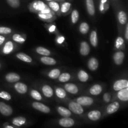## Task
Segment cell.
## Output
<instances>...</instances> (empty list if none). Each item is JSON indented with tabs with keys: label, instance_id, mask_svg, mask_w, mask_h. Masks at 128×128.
<instances>
[{
	"label": "cell",
	"instance_id": "1",
	"mask_svg": "<svg viewBox=\"0 0 128 128\" xmlns=\"http://www.w3.org/2000/svg\"><path fill=\"white\" fill-rule=\"evenodd\" d=\"M58 124L62 128H72L76 125V121L71 118H63L60 119L58 121Z\"/></svg>",
	"mask_w": 128,
	"mask_h": 128
},
{
	"label": "cell",
	"instance_id": "2",
	"mask_svg": "<svg viewBox=\"0 0 128 128\" xmlns=\"http://www.w3.org/2000/svg\"><path fill=\"white\" fill-rule=\"evenodd\" d=\"M69 110L71 111V112L76 114L78 115L82 114L84 112L83 108L81 105L78 104L76 102H71L69 104Z\"/></svg>",
	"mask_w": 128,
	"mask_h": 128
},
{
	"label": "cell",
	"instance_id": "3",
	"mask_svg": "<svg viewBox=\"0 0 128 128\" xmlns=\"http://www.w3.org/2000/svg\"><path fill=\"white\" fill-rule=\"evenodd\" d=\"M13 112L12 108L3 102H0V113L4 116H10Z\"/></svg>",
	"mask_w": 128,
	"mask_h": 128
},
{
	"label": "cell",
	"instance_id": "4",
	"mask_svg": "<svg viewBox=\"0 0 128 128\" xmlns=\"http://www.w3.org/2000/svg\"><path fill=\"white\" fill-rule=\"evenodd\" d=\"M26 122H27V119L23 116H18V117L14 118L11 121V124L19 128L24 126Z\"/></svg>",
	"mask_w": 128,
	"mask_h": 128
},
{
	"label": "cell",
	"instance_id": "5",
	"mask_svg": "<svg viewBox=\"0 0 128 128\" xmlns=\"http://www.w3.org/2000/svg\"><path fill=\"white\" fill-rule=\"evenodd\" d=\"M76 102L80 104L81 106H91L93 104L94 101L92 98L88 97V96H81L77 98Z\"/></svg>",
	"mask_w": 128,
	"mask_h": 128
},
{
	"label": "cell",
	"instance_id": "6",
	"mask_svg": "<svg viewBox=\"0 0 128 128\" xmlns=\"http://www.w3.org/2000/svg\"><path fill=\"white\" fill-rule=\"evenodd\" d=\"M101 116H102V114H101V111H98V110H93V111H91L87 114V118L90 121H98L101 119Z\"/></svg>",
	"mask_w": 128,
	"mask_h": 128
},
{
	"label": "cell",
	"instance_id": "7",
	"mask_svg": "<svg viewBox=\"0 0 128 128\" xmlns=\"http://www.w3.org/2000/svg\"><path fill=\"white\" fill-rule=\"evenodd\" d=\"M32 106L33 108L38 111L42 112L43 113H49L50 112V108L48 106H46L44 104L38 102H34L32 103Z\"/></svg>",
	"mask_w": 128,
	"mask_h": 128
},
{
	"label": "cell",
	"instance_id": "8",
	"mask_svg": "<svg viewBox=\"0 0 128 128\" xmlns=\"http://www.w3.org/2000/svg\"><path fill=\"white\" fill-rule=\"evenodd\" d=\"M128 87V81L126 80H118L114 82L113 86V89L115 91H120L122 89Z\"/></svg>",
	"mask_w": 128,
	"mask_h": 128
},
{
	"label": "cell",
	"instance_id": "9",
	"mask_svg": "<svg viewBox=\"0 0 128 128\" xmlns=\"http://www.w3.org/2000/svg\"><path fill=\"white\" fill-rule=\"evenodd\" d=\"M120 105L118 102H114L110 104L106 108V113L108 114H112L114 113L116 111H118L120 109Z\"/></svg>",
	"mask_w": 128,
	"mask_h": 128
},
{
	"label": "cell",
	"instance_id": "10",
	"mask_svg": "<svg viewBox=\"0 0 128 128\" xmlns=\"http://www.w3.org/2000/svg\"><path fill=\"white\" fill-rule=\"evenodd\" d=\"M57 111L58 114H60V116L63 118L71 117V115H72L71 111L69 109L62 107V106H59L57 108Z\"/></svg>",
	"mask_w": 128,
	"mask_h": 128
},
{
	"label": "cell",
	"instance_id": "11",
	"mask_svg": "<svg viewBox=\"0 0 128 128\" xmlns=\"http://www.w3.org/2000/svg\"><path fill=\"white\" fill-rule=\"evenodd\" d=\"M124 58V54L121 51H118L116 52L113 56V60L116 64L120 65L123 62Z\"/></svg>",
	"mask_w": 128,
	"mask_h": 128
},
{
	"label": "cell",
	"instance_id": "12",
	"mask_svg": "<svg viewBox=\"0 0 128 128\" xmlns=\"http://www.w3.org/2000/svg\"><path fill=\"white\" fill-rule=\"evenodd\" d=\"M90 48L89 44L86 41H82L80 46V53L82 56H87L90 53Z\"/></svg>",
	"mask_w": 128,
	"mask_h": 128
},
{
	"label": "cell",
	"instance_id": "13",
	"mask_svg": "<svg viewBox=\"0 0 128 128\" xmlns=\"http://www.w3.org/2000/svg\"><path fill=\"white\" fill-rule=\"evenodd\" d=\"M5 78L9 82H16L20 80V76L15 72H10L6 74Z\"/></svg>",
	"mask_w": 128,
	"mask_h": 128
},
{
	"label": "cell",
	"instance_id": "14",
	"mask_svg": "<svg viewBox=\"0 0 128 128\" xmlns=\"http://www.w3.org/2000/svg\"><path fill=\"white\" fill-rule=\"evenodd\" d=\"M118 98L120 99V100L123 101H127L128 100V88L122 89V90L118 91Z\"/></svg>",
	"mask_w": 128,
	"mask_h": 128
},
{
	"label": "cell",
	"instance_id": "15",
	"mask_svg": "<svg viewBox=\"0 0 128 128\" xmlns=\"http://www.w3.org/2000/svg\"><path fill=\"white\" fill-rule=\"evenodd\" d=\"M14 88L16 91L20 94H24L28 91L27 86L22 82H16L14 85Z\"/></svg>",
	"mask_w": 128,
	"mask_h": 128
},
{
	"label": "cell",
	"instance_id": "16",
	"mask_svg": "<svg viewBox=\"0 0 128 128\" xmlns=\"http://www.w3.org/2000/svg\"><path fill=\"white\" fill-rule=\"evenodd\" d=\"M86 8L88 13L91 16L95 14V6L93 0H86Z\"/></svg>",
	"mask_w": 128,
	"mask_h": 128
},
{
	"label": "cell",
	"instance_id": "17",
	"mask_svg": "<svg viewBox=\"0 0 128 128\" xmlns=\"http://www.w3.org/2000/svg\"><path fill=\"white\" fill-rule=\"evenodd\" d=\"M88 66L91 71H95L97 70L99 66V62L97 59L95 58H92L90 59L88 62Z\"/></svg>",
	"mask_w": 128,
	"mask_h": 128
},
{
	"label": "cell",
	"instance_id": "18",
	"mask_svg": "<svg viewBox=\"0 0 128 128\" xmlns=\"http://www.w3.org/2000/svg\"><path fill=\"white\" fill-rule=\"evenodd\" d=\"M31 6L36 11H41L45 8L46 5L41 1H35L31 4Z\"/></svg>",
	"mask_w": 128,
	"mask_h": 128
},
{
	"label": "cell",
	"instance_id": "19",
	"mask_svg": "<svg viewBox=\"0 0 128 128\" xmlns=\"http://www.w3.org/2000/svg\"><path fill=\"white\" fill-rule=\"evenodd\" d=\"M64 88L68 92L71 94H75L78 92V88L76 85L72 83H68L65 84Z\"/></svg>",
	"mask_w": 128,
	"mask_h": 128
},
{
	"label": "cell",
	"instance_id": "20",
	"mask_svg": "<svg viewBox=\"0 0 128 128\" xmlns=\"http://www.w3.org/2000/svg\"><path fill=\"white\" fill-rule=\"evenodd\" d=\"M102 86L100 84H94L90 88V92L92 95H99L102 92Z\"/></svg>",
	"mask_w": 128,
	"mask_h": 128
},
{
	"label": "cell",
	"instance_id": "21",
	"mask_svg": "<svg viewBox=\"0 0 128 128\" xmlns=\"http://www.w3.org/2000/svg\"><path fill=\"white\" fill-rule=\"evenodd\" d=\"M42 91L44 95L47 98L52 97L53 95V90L48 85H44L42 88Z\"/></svg>",
	"mask_w": 128,
	"mask_h": 128
},
{
	"label": "cell",
	"instance_id": "22",
	"mask_svg": "<svg viewBox=\"0 0 128 128\" xmlns=\"http://www.w3.org/2000/svg\"><path fill=\"white\" fill-rule=\"evenodd\" d=\"M41 62L46 65H54L56 64V61L52 58L48 57V56H44L41 58Z\"/></svg>",
	"mask_w": 128,
	"mask_h": 128
},
{
	"label": "cell",
	"instance_id": "23",
	"mask_svg": "<svg viewBox=\"0 0 128 128\" xmlns=\"http://www.w3.org/2000/svg\"><path fill=\"white\" fill-rule=\"evenodd\" d=\"M13 43H12L11 41H8V42L5 44L2 51H3V52L5 54H8L10 52H12V51L13 50Z\"/></svg>",
	"mask_w": 128,
	"mask_h": 128
},
{
	"label": "cell",
	"instance_id": "24",
	"mask_svg": "<svg viewBox=\"0 0 128 128\" xmlns=\"http://www.w3.org/2000/svg\"><path fill=\"white\" fill-rule=\"evenodd\" d=\"M16 57L19 59V60H21V61H24V62H32V58L30 57L28 55L22 52H20L16 54Z\"/></svg>",
	"mask_w": 128,
	"mask_h": 128
},
{
	"label": "cell",
	"instance_id": "25",
	"mask_svg": "<svg viewBox=\"0 0 128 128\" xmlns=\"http://www.w3.org/2000/svg\"><path fill=\"white\" fill-rule=\"evenodd\" d=\"M78 77L81 82H86L89 78L88 74L83 70H81L79 71L78 74Z\"/></svg>",
	"mask_w": 128,
	"mask_h": 128
},
{
	"label": "cell",
	"instance_id": "26",
	"mask_svg": "<svg viewBox=\"0 0 128 128\" xmlns=\"http://www.w3.org/2000/svg\"><path fill=\"white\" fill-rule=\"evenodd\" d=\"M90 42L94 47H96L98 45V36L97 32L95 31H92L90 35Z\"/></svg>",
	"mask_w": 128,
	"mask_h": 128
},
{
	"label": "cell",
	"instance_id": "27",
	"mask_svg": "<svg viewBox=\"0 0 128 128\" xmlns=\"http://www.w3.org/2000/svg\"><path fill=\"white\" fill-rule=\"evenodd\" d=\"M118 20L121 24H125L127 22V15L123 11H120L118 13Z\"/></svg>",
	"mask_w": 128,
	"mask_h": 128
},
{
	"label": "cell",
	"instance_id": "28",
	"mask_svg": "<svg viewBox=\"0 0 128 128\" xmlns=\"http://www.w3.org/2000/svg\"><path fill=\"white\" fill-rule=\"evenodd\" d=\"M60 74H61V72H60V71L58 69H54V70H51V71L49 72L48 76L50 78L55 80V79L58 78Z\"/></svg>",
	"mask_w": 128,
	"mask_h": 128
},
{
	"label": "cell",
	"instance_id": "29",
	"mask_svg": "<svg viewBox=\"0 0 128 128\" xmlns=\"http://www.w3.org/2000/svg\"><path fill=\"white\" fill-rule=\"evenodd\" d=\"M70 78H71V75L68 72H64L60 74L58 77L59 81L62 82H67L70 80Z\"/></svg>",
	"mask_w": 128,
	"mask_h": 128
},
{
	"label": "cell",
	"instance_id": "30",
	"mask_svg": "<svg viewBox=\"0 0 128 128\" xmlns=\"http://www.w3.org/2000/svg\"><path fill=\"white\" fill-rule=\"evenodd\" d=\"M89 29H90V26H89L88 24L86 23V22H82V23L80 24V31L81 34H86L88 32Z\"/></svg>",
	"mask_w": 128,
	"mask_h": 128
},
{
	"label": "cell",
	"instance_id": "31",
	"mask_svg": "<svg viewBox=\"0 0 128 128\" xmlns=\"http://www.w3.org/2000/svg\"><path fill=\"white\" fill-rule=\"evenodd\" d=\"M36 52L38 54H40L43 55V56H49L51 54V52H50V51L48 50H47V49L44 48L43 47H41V46L40 47H38L36 48Z\"/></svg>",
	"mask_w": 128,
	"mask_h": 128
},
{
	"label": "cell",
	"instance_id": "32",
	"mask_svg": "<svg viewBox=\"0 0 128 128\" xmlns=\"http://www.w3.org/2000/svg\"><path fill=\"white\" fill-rule=\"evenodd\" d=\"M56 94L59 98L63 99L66 97V91L64 89L61 88H58L56 89Z\"/></svg>",
	"mask_w": 128,
	"mask_h": 128
},
{
	"label": "cell",
	"instance_id": "33",
	"mask_svg": "<svg viewBox=\"0 0 128 128\" xmlns=\"http://www.w3.org/2000/svg\"><path fill=\"white\" fill-rule=\"evenodd\" d=\"M49 6L54 11H58L60 10V4L54 1H50L48 3Z\"/></svg>",
	"mask_w": 128,
	"mask_h": 128
},
{
	"label": "cell",
	"instance_id": "34",
	"mask_svg": "<svg viewBox=\"0 0 128 128\" xmlns=\"http://www.w3.org/2000/svg\"><path fill=\"white\" fill-rule=\"evenodd\" d=\"M79 19V12L76 10H74L71 13V21L73 24L77 22Z\"/></svg>",
	"mask_w": 128,
	"mask_h": 128
},
{
	"label": "cell",
	"instance_id": "35",
	"mask_svg": "<svg viewBox=\"0 0 128 128\" xmlns=\"http://www.w3.org/2000/svg\"><path fill=\"white\" fill-rule=\"evenodd\" d=\"M12 40L14 41H16V42L20 44H22L23 42H24L25 41V39L23 38H22L21 35L19 34H14L12 36Z\"/></svg>",
	"mask_w": 128,
	"mask_h": 128
},
{
	"label": "cell",
	"instance_id": "36",
	"mask_svg": "<svg viewBox=\"0 0 128 128\" xmlns=\"http://www.w3.org/2000/svg\"><path fill=\"white\" fill-rule=\"evenodd\" d=\"M71 3L68 2H64L62 4L61 7V12L65 13V12H67L68 11L70 10V8H71Z\"/></svg>",
	"mask_w": 128,
	"mask_h": 128
},
{
	"label": "cell",
	"instance_id": "37",
	"mask_svg": "<svg viewBox=\"0 0 128 128\" xmlns=\"http://www.w3.org/2000/svg\"><path fill=\"white\" fill-rule=\"evenodd\" d=\"M31 96L32 98H34V100H38V101H40L42 99L41 97V95L40 94V92L38 91H37L36 90H32L31 91Z\"/></svg>",
	"mask_w": 128,
	"mask_h": 128
},
{
	"label": "cell",
	"instance_id": "38",
	"mask_svg": "<svg viewBox=\"0 0 128 128\" xmlns=\"http://www.w3.org/2000/svg\"><path fill=\"white\" fill-rule=\"evenodd\" d=\"M8 4L12 8H18L20 5V0H6Z\"/></svg>",
	"mask_w": 128,
	"mask_h": 128
},
{
	"label": "cell",
	"instance_id": "39",
	"mask_svg": "<svg viewBox=\"0 0 128 128\" xmlns=\"http://www.w3.org/2000/svg\"><path fill=\"white\" fill-rule=\"evenodd\" d=\"M0 98L3 100H7V101H10L11 99V96L10 94L6 91H1L0 92Z\"/></svg>",
	"mask_w": 128,
	"mask_h": 128
},
{
	"label": "cell",
	"instance_id": "40",
	"mask_svg": "<svg viewBox=\"0 0 128 128\" xmlns=\"http://www.w3.org/2000/svg\"><path fill=\"white\" fill-rule=\"evenodd\" d=\"M11 32V29L10 28L3 27L1 26L0 27V34H8Z\"/></svg>",
	"mask_w": 128,
	"mask_h": 128
},
{
	"label": "cell",
	"instance_id": "41",
	"mask_svg": "<svg viewBox=\"0 0 128 128\" xmlns=\"http://www.w3.org/2000/svg\"><path fill=\"white\" fill-rule=\"evenodd\" d=\"M38 16L39 17L44 19V20H48V19L51 18L52 17V15L51 12H50V13H41V12H40Z\"/></svg>",
	"mask_w": 128,
	"mask_h": 128
},
{
	"label": "cell",
	"instance_id": "42",
	"mask_svg": "<svg viewBox=\"0 0 128 128\" xmlns=\"http://www.w3.org/2000/svg\"><path fill=\"white\" fill-rule=\"evenodd\" d=\"M124 41L123 39H122V38L118 37L116 41V47L117 48H120L121 46V45L124 43Z\"/></svg>",
	"mask_w": 128,
	"mask_h": 128
},
{
	"label": "cell",
	"instance_id": "43",
	"mask_svg": "<svg viewBox=\"0 0 128 128\" xmlns=\"http://www.w3.org/2000/svg\"><path fill=\"white\" fill-rule=\"evenodd\" d=\"M103 99L106 102H110V100H111V96H110V94L108 93H105L104 95L103 96Z\"/></svg>",
	"mask_w": 128,
	"mask_h": 128
},
{
	"label": "cell",
	"instance_id": "44",
	"mask_svg": "<svg viewBox=\"0 0 128 128\" xmlns=\"http://www.w3.org/2000/svg\"><path fill=\"white\" fill-rule=\"evenodd\" d=\"M40 12H41V13H50V12H51V11H50V8L48 7H47V6H46L44 10L40 11Z\"/></svg>",
	"mask_w": 128,
	"mask_h": 128
},
{
	"label": "cell",
	"instance_id": "45",
	"mask_svg": "<svg viewBox=\"0 0 128 128\" xmlns=\"http://www.w3.org/2000/svg\"><path fill=\"white\" fill-rule=\"evenodd\" d=\"M19 128L16 127V126H14V125L12 124H10L8 123H6L4 125L3 128Z\"/></svg>",
	"mask_w": 128,
	"mask_h": 128
},
{
	"label": "cell",
	"instance_id": "46",
	"mask_svg": "<svg viewBox=\"0 0 128 128\" xmlns=\"http://www.w3.org/2000/svg\"><path fill=\"white\" fill-rule=\"evenodd\" d=\"M64 41V38L62 37V36L58 38V43H60V44L62 43Z\"/></svg>",
	"mask_w": 128,
	"mask_h": 128
},
{
	"label": "cell",
	"instance_id": "47",
	"mask_svg": "<svg viewBox=\"0 0 128 128\" xmlns=\"http://www.w3.org/2000/svg\"><path fill=\"white\" fill-rule=\"evenodd\" d=\"M125 38L126 40H128V24L126 25V32H125Z\"/></svg>",
	"mask_w": 128,
	"mask_h": 128
},
{
	"label": "cell",
	"instance_id": "48",
	"mask_svg": "<svg viewBox=\"0 0 128 128\" xmlns=\"http://www.w3.org/2000/svg\"><path fill=\"white\" fill-rule=\"evenodd\" d=\"M4 40H5V38L4 37V36H1V35H0V45H1L2 43H3Z\"/></svg>",
	"mask_w": 128,
	"mask_h": 128
},
{
	"label": "cell",
	"instance_id": "49",
	"mask_svg": "<svg viewBox=\"0 0 128 128\" xmlns=\"http://www.w3.org/2000/svg\"><path fill=\"white\" fill-rule=\"evenodd\" d=\"M55 28H56V26H55L54 25H52V26L50 28V29H49V31H50V32H53L55 30Z\"/></svg>",
	"mask_w": 128,
	"mask_h": 128
},
{
	"label": "cell",
	"instance_id": "50",
	"mask_svg": "<svg viewBox=\"0 0 128 128\" xmlns=\"http://www.w3.org/2000/svg\"><path fill=\"white\" fill-rule=\"evenodd\" d=\"M47 1H52V0H47Z\"/></svg>",
	"mask_w": 128,
	"mask_h": 128
},
{
	"label": "cell",
	"instance_id": "51",
	"mask_svg": "<svg viewBox=\"0 0 128 128\" xmlns=\"http://www.w3.org/2000/svg\"><path fill=\"white\" fill-rule=\"evenodd\" d=\"M0 68H1V64H0Z\"/></svg>",
	"mask_w": 128,
	"mask_h": 128
},
{
	"label": "cell",
	"instance_id": "52",
	"mask_svg": "<svg viewBox=\"0 0 128 128\" xmlns=\"http://www.w3.org/2000/svg\"><path fill=\"white\" fill-rule=\"evenodd\" d=\"M52 1H56V0H52Z\"/></svg>",
	"mask_w": 128,
	"mask_h": 128
}]
</instances>
